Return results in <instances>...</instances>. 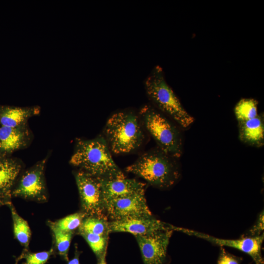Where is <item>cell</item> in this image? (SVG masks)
Wrapping results in <instances>:
<instances>
[{"mask_svg":"<svg viewBox=\"0 0 264 264\" xmlns=\"http://www.w3.org/2000/svg\"><path fill=\"white\" fill-rule=\"evenodd\" d=\"M70 163L102 179L125 177L114 161L103 136L90 140L78 139Z\"/></svg>","mask_w":264,"mask_h":264,"instance_id":"1","label":"cell"},{"mask_svg":"<svg viewBox=\"0 0 264 264\" xmlns=\"http://www.w3.org/2000/svg\"><path fill=\"white\" fill-rule=\"evenodd\" d=\"M179 158L163 151L158 147L144 153L126 171L143 178L160 189L174 185L180 176Z\"/></svg>","mask_w":264,"mask_h":264,"instance_id":"2","label":"cell"},{"mask_svg":"<svg viewBox=\"0 0 264 264\" xmlns=\"http://www.w3.org/2000/svg\"><path fill=\"white\" fill-rule=\"evenodd\" d=\"M143 128L139 115L132 111H121L108 119L103 137L110 152L130 153L142 145L145 138Z\"/></svg>","mask_w":264,"mask_h":264,"instance_id":"3","label":"cell"},{"mask_svg":"<svg viewBox=\"0 0 264 264\" xmlns=\"http://www.w3.org/2000/svg\"><path fill=\"white\" fill-rule=\"evenodd\" d=\"M149 98L155 108L172 120L182 130H187L195 121L167 83L162 68L156 66L145 81Z\"/></svg>","mask_w":264,"mask_h":264,"instance_id":"4","label":"cell"},{"mask_svg":"<svg viewBox=\"0 0 264 264\" xmlns=\"http://www.w3.org/2000/svg\"><path fill=\"white\" fill-rule=\"evenodd\" d=\"M139 116L143 127L154 139L158 147L167 154L179 158L183 149L182 129L150 105L142 107Z\"/></svg>","mask_w":264,"mask_h":264,"instance_id":"5","label":"cell"},{"mask_svg":"<svg viewBox=\"0 0 264 264\" xmlns=\"http://www.w3.org/2000/svg\"><path fill=\"white\" fill-rule=\"evenodd\" d=\"M83 212L86 216L108 220L100 178L79 171L75 175Z\"/></svg>","mask_w":264,"mask_h":264,"instance_id":"6","label":"cell"},{"mask_svg":"<svg viewBox=\"0 0 264 264\" xmlns=\"http://www.w3.org/2000/svg\"><path fill=\"white\" fill-rule=\"evenodd\" d=\"M174 231L204 239L220 246H225L237 249L249 255L256 264H264L262 254L264 233L257 236H246L238 239L229 240L218 238L203 233L177 226H175Z\"/></svg>","mask_w":264,"mask_h":264,"instance_id":"7","label":"cell"},{"mask_svg":"<svg viewBox=\"0 0 264 264\" xmlns=\"http://www.w3.org/2000/svg\"><path fill=\"white\" fill-rule=\"evenodd\" d=\"M108 219L118 220L128 218L152 217L145 197L138 194L110 200L105 203Z\"/></svg>","mask_w":264,"mask_h":264,"instance_id":"8","label":"cell"},{"mask_svg":"<svg viewBox=\"0 0 264 264\" xmlns=\"http://www.w3.org/2000/svg\"><path fill=\"white\" fill-rule=\"evenodd\" d=\"M45 160L41 161L27 170L21 178L12 195L39 202H45L47 194L44 178Z\"/></svg>","mask_w":264,"mask_h":264,"instance_id":"9","label":"cell"},{"mask_svg":"<svg viewBox=\"0 0 264 264\" xmlns=\"http://www.w3.org/2000/svg\"><path fill=\"white\" fill-rule=\"evenodd\" d=\"M173 231L161 230L148 235L134 236L144 264H163Z\"/></svg>","mask_w":264,"mask_h":264,"instance_id":"10","label":"cell"},{"mask_svg":"<svg viewBox=\"0 0 264 264\" xmlns=\"http://www.w3.org/2000/svg\"><path fill=\"white\" fill-rule=\"evenodd\" d=\"M172 225L152 217H137L111 220L108 222L109 233L127 232L134 236H143L165 230H172Z\"/></svg>","mask_w":264,"mask_h":264,"instance_id":"11","label":"cell"},{"mask_svg":"<svg viewBox=\"0 0 264 264\" xmlns=\"http://www.w3.org/2000/svg\"><path fill=\"white\" fill-rule=\"evenodd\" d=\"M100 180L105 204L115 198L145 194V184L134 179L124 177Z\"/></svg>","mask_w":264,"mask_h":264,"instance_id":"12","label":"cell"},{"mask_svg":"<svg viewBox=\"0 0 264 264\" xmlns=\"http://www.w3.org/2000/svg\"><path fill=\"white\" fill-rule=\"evenodd\" d=\"M239 138L243 143L255 147L264 144V118L263 113L256 117L238 121Z\"/></svg>","mask_w":264,"mask_h":264,"instance_id":"13","label":"cell"},{"mask_svg":"<svg viewBox=\"0 0 264 264\" xmlns=\"http://www.w3.org/2000/svg\"><path fill=\"white\" fill-rule=\"evenodd\" d=\"M27 132L22 126L0 127V152L10 153L23 147L27 139Z\"/></svg>","mask_w":264,"mask_h":264,"instance_id":"14","label":"cell"},{"mask_svg":"<svg viewBox=\"0 0 264 264\" xmlns=\"http://www.w3.org/2000/svg\"><path fill=\"white\" fill-rule=\"evenodd\" d=\"M22 168L16 161L0 159V198L12 195V188Z\"/></svg>","mask_w":264,"mask_h":264,"instance_id":"15","label":"cell"},{"mask_svg":"<svg viewBox=\"0 0 264 264\" xmlns=\"http://www.w3.org/2000/svg\"><path fill=\"white\" fill-rule=\"evenodd\" d=\"M39 112L37 108L5 107L0 110V124L11 128L21 127L29 117Z\"/></svg>","mask_w":264,"mask_h":264,"instance_id":"16","label":"cell"},{"mask_svg":"<svg viewBox=\"0 0 264 264\" xmlns=\"http://www.w3.org/2000/svg\"><path fill=\"white\" fill-rule=\"evenodd\" d=\"M13 230L15 238L25 248H28L31 237V230L27 222L17 212L14 207L10 204Z\"/></svg>","mask_w":264,"mask_h":264,"instance_id":"17","label":"cell"},{"mask_svg":"<svg viewBox=\"0 0 264 264\" xmlns=\"http://www.w3.org/2000/svg\"><path fill=\"white\" fill-rule=\"evenodd\" d=\"M109 221L102 218L86 216L78 230L79 232L89 233L101 236H109Z\"/></svg>","mask_w":264,"mask_h":264,"instance_id":"18","label":"cell"},{"mask_svg":"<svg viewBox=\"0 0 264 264\" xmlns=\"http://www.w3.org/2000/svg\"><path fill=\"white\" fill-rule=\"evenodd\" d=\"M257 100L252 98H242L236 105L234 113L238 121H244L256 117L258 113Z\"/></svg>","mask_w":264,"mask_h":264,"instance_id":"19","label":"cell"},{"mask_svg":"<svg viewBox=\"0 0 264 264\" xmlns=\"http://www.w3.org/2000/svg\"><path fill=\"white\" fill-rule=\"evenodd\" d=\"M53 232L55 245L58 254L65 260L67 261L68 253L73 232H64L49 225Z\"/></svg>","mask_w":264,"mask_h":264,"instance_id":"20","label":"cell"},{"mask_svg":"<svg viewBox=\"0 0 264 264\" xmlns=\"http://www.w3.org/2000/svg\"><path fill=\"white\" fill-rule=\"evenodd\" d=\"M86 217L83 212L75 213L62 218L56 222H50L49 225L64 232H72L79 229Z\"/></svg>","mask_w":264,"mask_h":264,"instance_id":"21","label":"cell"},{"mask_svg":"<svg viewBox=\"0 0 264 264\" xmlns=\"http://www.w3.org/2000/svg\"><path fill=\"white\" fill-rule=\"evenodd\" d=\"M91 250L98 258L107 251L109 236H101L89 233L79 232Z\"/></svg>","mask_w":264,"mask_h":264,"instance_id":"22","label":"cell"},{"mask_svg":"<svg viewBox=\"0 0 264 264\" xmlns=\"http://www.w3.org/2000/svg\"><path fill=\"white\" fill-rule=\"evenodd\" d=\"M53 251L52 248L48 251L36 253L25 252L21 254L20 257L25 260L23 264H45L53 254Z\"/></svg>","mask_w":264,"mask_h":264,"instance_id":"23","label":"cell"},{"mask_svg":"<svg viewBox=\"0 0 264 264\" xmlns=\"http://www.w3.org/2000/svg\"><path fill=\"white\" fill-rule=\"evenodd\" d=\"M242 260L241 258L228 253L224 248L221 247L217 264H240Z\"/></svg>","mask_w":264,"mask_h":264,"instance_id":"24","label":"cell"},{"mask_svg":"<svg viewBox=\"0 0 264 264\" xmlns=\"http://www.w3.org/2000/svg\"><path fill=\"white\" fill-rule=\"evenodd\" d=\"M264 211L260 214L258 220L254 225L249 230L248 237L257 236L262 235L264 229Z\"/></svg>","mask_w":264,"mask_h":264,"instance_id":"25","label":"cell"},{"mask_svg":"<svg viewBox=\"0 0 264 264\" xmlns=\"http://www.w3.org/2000/svg\"><path fill=\"white\" fill-rule=\"evenodd\" d=\"M79 257V254L78 253L77 250H76L74 258L68 262V264H80Z\"/></svg>","mask_w":264,"mask_h":264,"instance_id":"26","label":"cell"},{"mask_svg":"<svg viewBox=\"0 0 264 264\" xmlns=\"http://www.w3.org/2000/svg\"><path fill=\"white\" fill-rule=\"evenodd\" d=\"M107 251H106L99 258H97L98 263L97 264H107L106 260Z\"/></svg>","mask_w":264,"mask_h":264,"instance_id":"27","label":"cell"},{"mask_svg":"<svg viewBox=\"0 0 264 264\" xmlns=\"http://www.w3.org/2000/svg\"><path fill=\"white\" fill-rule=\"evenodd\" d=\"M21 259V257H19V258H18V259H17V261H16V263H15V264H18V262L19 261V260Z\"/></svg>","mask_w":264,"mask_h":264,"instance_id":"28","label":"cell"},{"mask_svg":"<svg viewBox=\"0 0 264 264\" xmlns=\"http://www.w3.org/2000/svg\"><path fill=\"white\" fill-rule=\"evenodd\" d=\"M2 203L3 202L2 201H0V206L1 205V204H2Z\"/></svg>","mask_w":264,"mask_h":264,"instance_id":"29","label":"cell"}]
</instances>
